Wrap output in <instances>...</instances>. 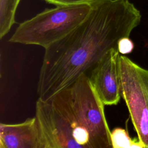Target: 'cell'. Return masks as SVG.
<instances>
[{"mask_svg": "<svg viewBox=\"0 0 148 148\" xmlns=\"http://www.w3.org/2000/svg\"><path fill=\"white\" fill-rule=\"evenodd\" d=\"M91 8V3H84L46 9L20 23L9 42L39 46L45 49L76 28L87 17Z\"/></svg>", "mask_w": 148, "mask_h": 148, "instance_id": "3", "label": "cell"}, {"mask_svg": "<svg viewBox=\"0 0 148 148\" xmlns=\"http://www.w3.org/2000/svg\"><path fill=\"white\" fill-rule=\"evenodd\" d=\"M121 97L128 108L138 138L148 148V69L120 56Z\"/></svg>", "mask_w": 148, "mask_h": 148, "instance_id": "4", "label": "cell"}, {"mask_svg": "<svg viewBox=\"0 0 148 148\" xmlns=\"http://www.w3.org/2000/svg\"><path fill=\"white\" fill-rule=\"evenodd\" d=\"M46 2L55 6L71 5L84 3H91L96 0H43Z\"/></svg>", "mask_w": 148, "mask_h": 148, "instance_id": "10", "label": "cell"}, {"mask_svg": "<svg viewBox=\"0 0 148 148\" xmlns=\"http://www.w3.org/2000/svg\"><path fill=\"white\" fill-rule=\"evenodd\" d=\"M91 4L90 13L76 28L45 49L38 98L49 99L87 73L140 23V11L129 0H96Z\"/></svg>", "mask_w": 148, "mask_h": 148, "instance_id": "1", "label": "cell"}, {"mask_svg": "<svg viewBox=\"0 0 148 148\" xmlns=\"http://www.w3.org/2000/svg\"><path fill=\"white\" fill-rule=\"evenodd\" d=\"M21 0H0V39H2L16 23L15 16Z\"/></svg>", "mask_w": 148, "mask_h": 148, "instance_id": "7", "label": "cell"}, {"mask_svg": "<svg viewBox=\"0 0 148 148\" xmlns=\"http://www.w3.org/2000/svg\"><path fill=\"white\" fill-rule=\"evenodd\" d=\"M0 148H43L36 117L17 124H0Z\"/></svg>", "mask_w": 148, "mask_h": 148, "instance_id": "6", "label": "cell"}, {"mask_svg": "<svg viewBox=\"0 0 148 148\" xmlns=\"http://www.w3.org/2000/svg\"><path fill=\"white\" fill-rule=\"evenodd\" d=\"M104 106L87 73L49 99L38 98L43 148L112 147Z\"/></svg>", "mask_w": 148, "mask_h": 148, "instance_id": "2", "label": "cell"}, {"mask_svg": "<svg viewBox=\"0 0 148 148\" xmlns=\"http://www.w3.org/2000/svg\"><path fill=\"white\" fill-rule=\"evenodd\" d=\"M112 148H144L138 138L131 139L127 131L122 128H114L110 134Z\"/></svg>", "mask_w": 148, "mask_h": 148, "instance_id": "8", "label": "cell"}, {"mask_svg": "<svg viewBox=\"0 0 148 148\" xmlns=\"http://www.w3.org/2000/svg\"><path fill=\"white\" fill-rule=\"evenodd\" d=\"M117 48L109 51L87 73L91 83L104 105H116L120 99V56Z\"/></svg>", "mask_w": 148, "mask_h": 148, "instance_id": "5", "label": "cell"}, {"mask_svg": "<svg viewBox=\"0 0 148 148\" xmlns=\"http://www.w3.org/2000/svg\"><path fill=\"white\" fill-rule=\"evenodd\" d=\"M134 48V44L129 37L123 38L118 42L117 49L119 53L123 55L130 53L132 51Z\"/></svg>", "mask_w": 148, "mask_h": 148, "instance_id": "9", "label": "cell"}]
</instances>
